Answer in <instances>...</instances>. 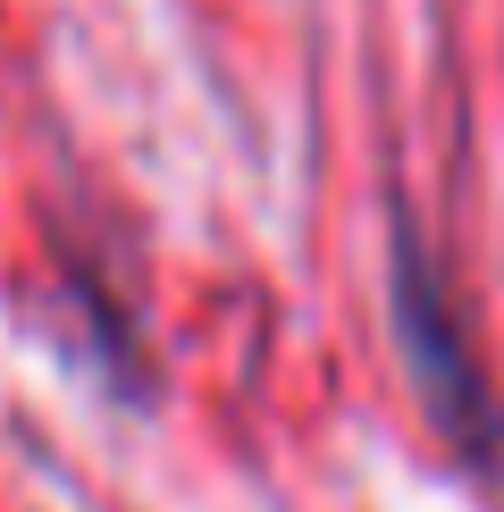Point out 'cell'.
<instances>
[{
  "instance_id": "6da1fadb",
  "label": "cell",
  "mask_w": 504,
  "mask_h": 512,
  "mask_svg": "<svg viewBox=\"0 0 504 512\" xmlns=\"http://www.w3.org/2000/svg\"><path fill=\"white\" fill-rule=\"evenodd\" d=\"M387 336H395V361H404V387L420 403V420H429V437L471 479L496 487L504 479V387L454 303L446 261L429 252V236H420V219L404 202L387 219Z\"/></svg>"
}]
</instances>
